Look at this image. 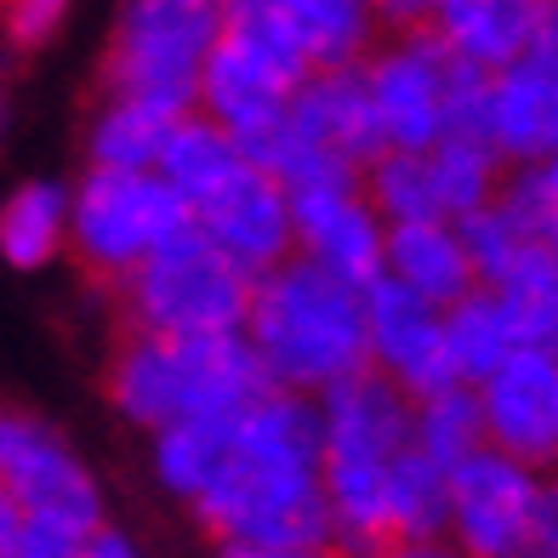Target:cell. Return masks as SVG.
Listing matches in <instances>:
<instances>
[{
    "instance_id": "836d02e7",
    "label": "cell",
    "mask_w": 558,
    "mask_h": 558,
    "mask_svg": "<svg viewBox=\"0 0 558 558\" xmlns=\"http://www.w3.org/2000/svg\"><path fill=\"white\" fill-rule=\"evenodd\" d=\"M530 52L558 58V0H536V46Z\"/></svg>"
},
{
    "instance_id": "2e32d148",
    "label": "cell",
    "mask_w": 558,
    "mask_h": 558,
    "mask_svg": "<svg viewBox=\"0 0 558 558\" xmlns=\"http://www.w3.org/2000/svg\"><path fill=\"white\" fill-rule=\"evenodd\" d=\"M485 137L507 171L542 166L558 155V58L530 52L513 69L490 74L485 92Z\"/></svg>"
},
{
    "instance_id": "ac0fdd59",
    "label": "cell",
    "mask_w": 558,
    "mask_h": 558,
    "mask_svg": "<svg viewBox=\"0 0 558 558\" xmlns=\"http://www.w3.org/2000/svg\"><path fill=\"white\" fill-rule=\"evenodd\" d=\"M291 120L296 132L342 155L348 166H371L383 160V132H376V109H371V86H365V63L360 69H331V74H314L308 86L291 97Z\"/></svg>"
},
{
    "instance_id": "e575fe53",
    "label": "cell",
    "mask_w": 558,
    "mask_h": 558,
    "mask_svg": "<svg viewBox=\"0 0 558 558\" xmlns=\"http://www.w3.org/2000/svg\"><path fill=\"white\" fill-rule=\"evenodd\" d=\"M86 558H143V553H137V542L125 536V530L109 524V530H97V536H92V553Z\"/></svg>"
},
{
    "instance_id": "277c9868",
    "label": "cell",
    "mask_w": 558,
    "mask_h": 558,
    "mask_svg": "<svg viewBox=\"0 0 558 558\" xmlns=\"http://www.w3.org/2000/svg\"><path fill=\"white\" fill-rule=\"evenodd\" d=\"M268 393L245 337H125L109 360V404L148 439L183 422H217Z\"/></svg>"
},
{
    "instance_id": "4316f807",
    "label": "cell",
    "mask_w": 558,
    "mask_h": 558,
    "mask_svg": "<svg viewBox=\"0 0 558 558\" xmlns=\"http://www.w3.org/2000/svg\"><path fill=\"white\" fill-rule=\"evenodd\" d=\"M490 296L501 302L507 325H513L519 348H542V353H558V263L536 245L530 257L490 286Z\"/></svg>"
},
{
    "instance_id": "e0dca14e",
    "label": "cell",
    "mask_w": 558,
    "mask_h": 558,
    "mask_svg": "<svg viewBox=\"0 0 558 558\" xmlns=\"http://www.w3.org/2000/svg\"><path fill=\"white\" fill-rule=\"evenodd\" d=\"M439 46L478 74H501L536 46V0H439L427 7Z\"/></svg>"
},
{
    "instance_id": "f35d334b",
    "label": "cell",
    "mask_w": 558,
    "mask_h": 558,
    "mask_svg": "<svg viewBox=\"0 0 558 558\" xmlns=\"http://www.w3.org/2000/svg\"><path fill=\"white\" fill-rule=\"evenodd\" d=\"M542 251H547V257L558 263V217H553V222L542 228Z\"/></svg>"
},
{
    "instance_id": "6da1fadb",
    "label": "cell",
    "mask_w": 558,
    "mask_h": 558,
    "mask_svg": "<svg viewBox=\"0 0 558 558\" xmlns=\"http://www.w3.org/2000/svg\"><path fill=\"white\" fill-rule=\"evenodd\" d=\"M189 513L217 547L263 553H337V524L325 501V427L319 404L268 388L222 422V456Z\"/></svg>"
},
{
    "instance_id": "7a4b0ae2",
    "label": "cell",
    "mask_w": 558,
    "mask_h": 558,
    "mask_svg": "<svg viewBox=\"0 0 558 558\" xmlns=\"http://www.w3.org/2000/svg\"><path fill=\"white\" fill-rule=\"evenodd\" d=\"M245 342L268 371V388L325 399L331 388L371 371L365 291L325 274L308 257L279 263L257 279L245 314Z\"/></svg>"
},
{
    "instance_id": "8d00e7d4",
    "label": "cell",
    "mask_w": 558,
    "mask_h": 558,
    "mask_svg": "<svg viewBox=\"0 0 558 558\" xmlns=\"http://www.w3.org/2000/svg\"><path fill=\"white\" fill-rule=\"evenodd\" d=\"M530 171H536V183H542V194H547V206L558 211V155L542 160V166H530Z\"/></svg>"
},
{
    "instance_id": "52a82bcc",
    "label": "cell",
    "mask_w": 558,
    "mask_h": 558,
    "mask_svg": "<svg viewBox=\"0 0 558 558\" xmlns=\"http://www.w3.org/2000/svg\"><path fill=\"white\" fill-rule=\"evenodd\" d=\"M314 81L302 46L286 29L279 0H234L222 7V35L199 86V114L234 143L263 137L291 114V97Z\"/></svg>"
},
{
    "instance_id": "30bf717a",
    "label": "cell",
    "mask_w": 558,
    "mask_h": 558,
    "mask_svg": "<svg viewBox=\"0 0 558 558\" xmlns=\"http://www.w3.org/2000/svg\"><path fill=\"white\" fill-rule=\"evenodd\" d=\"M0 496L23 519H58L74 530H109L104 519V485L86 468V456L69 445L63 427L35 411L0 404Z\"/></svg>"
},
{
    "instance_id": "ba28073f",
    "label": "cell",
    "mask_w": 558,
    "mask_h": 558,
    "mask_svg": "<svg viewBox=\"0 0 558 558\" xmlns=\"http://www.w3.org/2000/svg\"><path fill=\"white\" fill-rule=\"evenodd\" d=\"M251 291L257 279L228 263L199 228H189L125 286H114V302L125 337H245Z\"/></svg>"
},
{
    "instance_id": "5b68a950",
    "label": "cell",
    "mask_w": 558,
    "mask_h": 558,
    "mask_svg": "<svg viewBox=\"0 0 558 558\" xmlns=\"http://www.w3.org/2000/svg\"><path fill=\"white\" fill-rule=\"evenodd\" d=\"M365 86L388 155H427L456 132L462 137L485 132L490 74L456 63L439 46V35L427 29V17L393 29L365 58Z\"/></svg>"
},
{
    "instance_id": "ab89813d",
    "label": "cell",
    "mask_w": 558,
    "mask_h": 558,
    "mask_svg": "<svg viewBox=\"0 0 558 558\" xmlns=\"http://www.w3.org/2000/svg\"><path fill=\"white\" fill-rule=\"evenodd\" d=\"M0 125H7V52H0Z\"/></svg>"
},
{
    "instance_id": "83f0119b",
    "label": "cell",
    "mask_w": 558,
    "mask_h": 558,
    "mask_svg": "<svg viewBox=\"0 0 558 558\" xmlns=\"http://www.w3.org/2000/svg\"><path fill=\"white\" fill-rule=\"evenodd\" d=\"M388 519H393V542H445L450 530V473L427 462L416 445L404 450L393 473Z\"/></svg>"
},
{
    "instance_id": "9a60e30c",
    "label": "cell",
    "mask_w": 558,
    "mask_h": 558,
    "mask_svg": "<svg viewBox=\"0 0 558 558\" xmlns=\"http://www.w3.org/2000/svg\"><path fill=\"white\" fill-rule=\"evenodd\" d=\"M286 199H291V228H296V257L319 263L325 274H337L360 291H371L388 274V222L371 211L365 183L286 194Z\"/></svg>"
},
{
    "instance_id": "9c48e42d",
    "label": "cell",
    "mask_w": 558,
    "mask_h": 558,
    "mask_svg": "<svg viewBox=\"0 0 558 558\" xmlns=\"http://www.w3.org/2000/svg\"><path fill=\"white\" fill-rule=\"evenodd\" d=\"M194 228L189 206L160 171H86L74 183V222H69V257L92 279L125 286L155 251L183 240Z\"/></svg>"
},
{
    "instance_id": "7402d4cb",
    "label": "cell",
    "mask_w": 558,
    "mask_h": 558,
    "mask_svg": "<svg viewBox=\"0 0 558 558\" xmlns=\"http://www.w3.org/2000/svg\"><path fill=\"white\" fill-rule=\"evenodd\" d=\"M171 114L143 109V104H120V97H104L86 125V171H160L166 143H171Z\"/></svg>"
},
{
    "instance_id": "74e56055",
    "label": "cell",
    "mask_w": 558,
    "mask_h": 558,
    "mask_svg": "<svg viewBox=\"0 0 558 558\" xmlns=\"http://www.w3.org/2000/svg\"><path fill=\"white\" fill-rule=\"evenodd\" d=\"M222 558H342V553H263V547H222Z\"/></svg>"
},
{
    "instance_id": "d6a6232c",
    "label": "cell",
    "mask_w": 558,
    "mask_h": 558,
    "mask_svg": "<svg viewBox=\"0 0 558 558\" xmlns=\"http://www.w3.org/2000/svg\"><path fill=\"white\" fill-rule=\"evenodd\" d=\"M530 558H558V473L542 490V519H536V547H530Z\"/></svg>"
},
{
    "instance_id": "484cf974",
    "label": "cell",
    "mask_w": 558,
    "mask_h": 558,
    "mask_svg": "<svg viewBox=\"0 0 558 558\" xmlns=\"http://www.w3.org/2000/svg\"><path fill=\"white\" fill-rule=\"evenodd\" d=\"M411 404H416L411 439L434 468L456 473L462 462H473V456L485 450V411H478L473 388H445V393H427V399H411Z\"/></svg>"
},
{
    "instance_id": "8992f818",
    "label": "cell",
    "mask_w": 558,
    "mask_h": 558,
    "mask_svg": "<svg viewBox=\"0 0 558 558\" xmlns=\"http://www.w3.org/2000/svg\"><path fill=\"white\" fill-rule=\"evenodd\" d=\"M222 35L217 0H132L120 7L104 52V97L160 109L171 120L199 114V86Z\"/></svg>"
},
{
    "instance_id": "7c38bea8",
    "label": "cell",
    "mask_w": 558,
    "mask_h": 558,
    "mask_svg": "<svg viewBox=\"0 0 558 558\" xmlns=\"http://www.w3.org/2000/svg\"><path fill=\"white\" fill-rule=\"evenodd\" d=\"M365 342H371V371L388 376L404 399L468 388L450 365L445 308L422 302L416 291L393 286V279H376L365 291Z\"/></svg>"
},
{
    "instance_id": "603a6c76",
    "label": "cell",
    "mask_w": 558,
    "mask_h": 558,
    "mask_svg": "<svg viewBox=\"0 0 558 558\" xmlns=\"http://www.w3.org/2000/svg\"><path fill=\"white\" fill-rule=\"evenodd\" d=\"M427 183H434V199H439V217L445 222H468L473 211H485L501 199V183H507V166L501 155L485 143V137H445L439 148H427Z\"/></svg>"
},
{
    "instance_id": "1f68e13d",
    "label": "cell",
    "mask_w": 558,
    "mask_h": 558,
    "mask_svg": "<svg viewBox=\"0 0 558 558\" xmlns=\"http://www.w3.org/2000/svg\"><path fill=\"white\" fill-rule=\"evenodd\" d=\"M92 553V530H74L58 519H23L12 558H86Z\"/></svg>"
},
{
    "instance_id": "44dd1931",
    "label": "cell",
    "mask_w": 558,
    "mask_h": 558,
    "mask_svg": "<svg viewBox=\"0 0 558 558\" xmlns=\"http://www.w3.org/2000/svg\"><path fill=\"white\" fill-rule=\"evenodd\" d=\"M279 12L314 74L360 69L383 46V12L365 0H279Z\"/></svg>"
},
{
    "instance_id": "5bb4252c",
    "label": "cell",
    "mask_w": 558,
    "mask_h": 558,
    "mask_svg": "<svg viewBox=\"0 0 558 558\" xmlns=\"http://www.w3.org/2000/svg\"><path fill=\"white\" fill-rule=\"evenodd\" d=\"M194 228L222 251L228 263H240L251 279H263L279 263L296 257L291 199H286V189H279L268 171H257L251 160L234 177H222V183L199 199V206H194Z\"/></svg>"
},
{
    "instance_id": "f1b7e54d",
    "label": "cell",
    "mask_w": 558,
    "mask_h": 558,
    "mask_svg": "<svg viewBox=\"0 0 558 558\" xmlns=\"http://www.w3.org/2000/svg\"><path fill=\"white\" fill-rule=\"evenodd\" d=\"M365 199L388 228H411V222H445L434 183H427V160L422 155H383L365 166Z\"/></svg>"
},
{
    "instance_id": "d4e9b609",
    "label": "cell",
    "mask_w": 558,
    "mask_h": 558,
    "mask_svg": "<svg viewBox=\"0 0 558 558\" xmlns=\"http://www.w3.org/2000/svg\"><path fill=\"white\" fill-rule=\"evenodd\" d=\"M445 342H450V365L468 388L490 383V376L519 353L513 325H507L501 302L490 291H473V296L456 302V308H445Z\"/></svg>"
},
{
    "instance_id": "f546056e",
    "label": "cell",
    "mask_w": 558,
    "mask_h": 558,
    "mask_svg": "<svg viewBox=\"0 0 558 558\" xmlns=\"http://www.w3.org/2000/svg\"><path fill=\"white\" fill-rule=\"evenodd\" d=\"M456 234H462V245H468V263L478 274V291L501 286V279L513 274L530 251H536V240L524 234V222L507 211L501 199H496V206H485V211H473L468 222H456Z\"/></svg>"
},
{
    "instance_id": "cb8c5ba5",
    "label": "cell",
    "mask_w": 558,
    "mask_h": 558,
    "mask_svg": "<svg viewBox=\"0 0 558 558\" xmlns=\"http://www.w3.org/2000/svg\"><path fill=\"white\" fill-rule=\"evenodd\" d=\"M245 166V155L234 148V137L222 132V125H211L206 114H189V120H177L171 125V143H166V160H160V177L177 189V199L189 206V217H194V206L206 199L222 177H234Z\"/></svg>"
},
{
    "instance_id": "4dcf8cb0",
    "label": "cell",
    "mask_w": 558,
    "mask_h": 558,
    "mask_svg": "<svg viewBox=\"0 0 558 558\" xmlns=\"http://www.w3.org/2000/svg\"><path fill=\"white\" fill-rule=\"evenodd\" d=\"M63 17H69V7H58V0H17V7L0 12V35L17 52H46L58 40Z\"/></svg>"
},
{
    "instance_id": "4fadbf2b",
    "label": "cell",
    "mask_w": 558,
    "mask_h": 558,
    "mask_svg": "<svg viewBox=\"0 0 558 558\" xmlns=\"http://www.w3.org/2000/svg\"><path fill=\"white\" fill-rule=\"evenodd\" d=\"M473 393H478V411H485V445L553 478L558 473V353L519 348Z\"/></svg>"
},
{
    "instance_id": "8fae6325",
    "label": "cell",
    "mask_w": 558,
    "mask_h": 558,
    "mask_svg": "<svg viewBox=\"0 0 558 558\" xmlns=\"http://www.w3.org/2000/svg\"><path fill=\"white\" fill-rule=\"evenodd\" d=\"M547 478L501 450H478L450 473V530L445 542L462 558H530L536 547Z\"/></svg>"
},
{
    "instance_id": "ffe728a7",
    "label": "cell",
    "mask_w": 558,
    "mask_h": 558,
    "mask_svg": "<svg viewBox=\"0 0 558 558\" xmlns=\"http://www.w3.org/2000/svg\"><path fill=\"white\" fill-rule=\"evenodd\" d=\"M69 222H74V183L58 177H29L0 199V263L35 274L58 263L69 251Z\"/></svg>"
},
{
    "instance_id": "d590c367",
    "label": "cell",
    "mask_w": 558,
    "mask_h": 558,
    "mask_svg": "<svg viewBox=\"0 0 558 558\" xmlns=\"http://www.w3.org/2000/svg\"><path fill=\"white\" fill-rule=\"evenodd\" d=\"M376 558H462L450 542H388Z\"/></svg>"
},
{
    "instance_id": "d6986e66",
    "label": "cell",
    "mask_w": 558,
    "mask_h": 558,
    "mask_svg": "<svg viewBox=\"0 0 558 558\" xmlns=\"http://www.w3.org/2000/svg\"><path fill=\"white\" fill-rule=\"evenodd\" d=\"M393 286L416 291L434 308H456L462 296L478 291V274L468 263V245L456 234V222H411L388 228V274Z\"/></svg>"
},
{
    "instance_id": "3957f363",
    "label": "cell",
    "mask_w": 558,
    "mask_h": 558,
    "mask_svg": "<svg viewBox=\"0 0 558 558\" xmlns=\"http://www.w3.org/2000/svg\"><path fill=\"white\" fill-rule=\"evenodd\" d=\"M319 404L325 427V501H331L337 524V553L342 558H376L393 542V473L411 450L416 404L404 399L388 376H353L331 388Z\"/></svg>"
}]
</instances>
